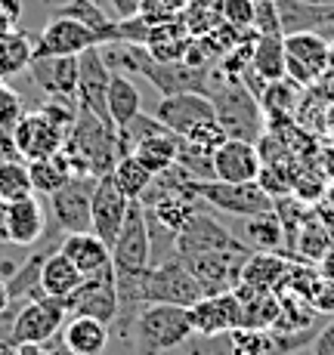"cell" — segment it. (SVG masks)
I'll return each instance as SVG.
<instances>
[{
	"label": "cell",
	"instance_id": "33",
	"mask_svg": "<svg viewBox=\"0 0 334 355\" xmlns=\"http://www.w3.org/2000/svg\"><path fill=\"white\" fill-rule=\"evenodd\" d=\"M244 244H248L251 250H269V254L282 250L285 226L276 210H267V214H257V216L244 220Z\"/></svg>",
	"mask_w": 334,
	"mask_h": 355
},
{
	"label": "cell",
	"instance_id": "31",
	"mask_svg": "<svg viewBox=\"0 0 334 355\" xmlns=\"http://www.w3.org/2000/svg\"><path fill=\"white\" fill-rule=\"evenodd\" d=\"M140 112H142V96L136 90V84L124 74H112V80H108V121L115 124V130L131 124Z\"/></svg>",
	"mask_w": 334,
	"mask_h": 355
},
{
	"label": "cell",
	"instance_id": "41",
	"mask_svg": "<svg viewBox=\"0 0 334 355\" xmlns=\"http://www.w3.org/2000/svg\"><path fill=\"white\" fill-rule=\"evenodd\" d=\"M254 34L257 37H285L278 25L276 0H254Z\"/></svg>",
	"mask_w": 334,
	"mask_h": 355
},
{
	"label": "cell",
	"instance_id": "39",
	"mask_svg": "<svg viewBox=\"0 0 334 355\" xmlns=\"http://www.w3.org/2000/svg\"><path fill=\"white\" fill-rule=\"evenodd\" d=\"M226 139H229L226 130L220 127V121H217V118L214 121H204V124H199V127H192L186 136H183V142H186L189 148L204 152V155H214Z\"/></svg>",
	"mask_w": 334,
	"mask_h": 355
},
{
	"label": "cell",
	"instance_id": "55",
	"mask_svg": "<svg viewBox=\"0 0 334 355\" xmlns=\"http://www.w3.org/2000/svg\"><path fill=\"white\" fill-rule=\"evenodd\" d=\"M186 3H189V0H186Z\"/></svg>",
	"mask_w": 334,
	"mask_h": 355
},
{
	"label": "cell",
	"instance_id": "5",
	"mask_svg": "<svg viewBox=\"0 0 334 355\" xmlns=\"http://www.w3.org/2000/svg\"><path fill=\"white\" fill-rule=\"evenodd\" d=\"M254 250L248 244H238V248H226V250H201V254H189L180 257L189 266V272L195 275V282L201 284L204 297L210 293H226L235 291L242 284V269L244 259Z\"/></svg>",
	"mask_w": 334,
	"mask_h": 355
},
{
	"label": "cell",
	"instance_id": "10",
	"mask_svg": "<svg viewBox=\"0 0 334 355\" xmlns=\"http://www.w3.org/2000/svg\"><path fill=\"white\" fill-rule=\"evenodd\" d=\"M68 315H90L97 322L115 324L118 318V291H115V266L97 272V275H87L81 282V288L65 300Z\"/></svg>",
	"mask_w": 334,
	"mask_h": 355
},
{
	"label": "cell",
	"instance_id": "21",
	"mask_svg": "<svg viewBox=\"0 0 334 355\" xmlns=\"http://www.w3.org/2000/svg\"><path fill=\"white\" fill-rule=\"evenodd\" d=\"M214 180L220 182H257L263 170V155L248 139H226L214 152Z\"/></svg>",
	"mask_w": 334,
	"mask_h": 355
},
{
	"label": "cell",
	"instance_id": "25",
	"mask_svg": "<svg viewBox=\"0 0 334 355\" xmlns=\"http://www.w3.org/2000/svg\"><path fill=\"white\" fill-rule=\"evenodd\" d=\"M278 10V25L282 34H297V31H328L334 28V6H312L301 0H276Z\"/></svg>",
	"mask_w": 334,
	"mask_h": 355
},
{
	"label": "cell",
	"instance_id": "43",
	"mask_svg": "<svg viewBox=\"0 0 334 355\" xmlns=\"http://www.w3.org/2000/svg\"><path fill=\"white\" fill-rule=\"evenodd\" d=\"M19 118H22V102L0 80V130H12Z\"/></svg>",
	"mask_w": 334,
	"mask_h": 355
},
{
	"label": "cell",
	"instance_id": "9",
	"mask_svg": "<svg viewBox=\"0 0 334 355\" xmlns=\"http://www.w3.org/2000/svg\"><path fill=\"white\" fill-rule=\"evenodd\" d=\"M285 78L297 87H310L316 78L328 71V40L316 31L285 34Z\"/></svg>",
	"mask_w": 334,
	"mask_h": 355
},
{
	"label": "cell",
	"instance_id": "14",
	"mask_svg": "<svg viewBox=\"0 0 334 355\" xmlns=\"http://www.w3.org/2000/svg\"><path fill=\"white\" fill-rule=\"evenodd\" d=\"M108 80L112 71L102 62L99 46H90L78 56V90H74V102L78 112H90L97 118L108 121Z\"/></svg>",
	"mask_w": 334,
	"mask_h": 355
},
{
	"label": "cell",
	"instance_id": "45",
	"mask_svg": "<svg viewBox=\"0 0 334 355\" xmlns=\"http://www.w3.org/2000/svg\"><path fill=\"white\" fill-rule=\"evenodd\" d=\"M312 355H334V315L319 327L316 340H312Z\"/></svg>",
	"mask_w": 334,
	"mask_h": 355
},
{
	"label": "cell",
	"instance_id": "48",
	"mask_svg": "<svg viewBox=\"0 0 334 355\" xmlns=\"http://www.w3.org/2000/svg\"><path fill=\"white\" fill-rule=\"evenodd\" d=\"M10 303L12 300H10V291H6V282H0V312H3Z\"/></svg>",
	"mask_w": 334,
	"mask_h": 355
},
{
	"label": "cell",
	"instance_id": "26",
	"mask_svg": "<svg viewBox=\"0 0 334 355\" xmlns=\"http://www.w3.org/2000/svg\"><path fill=\"white\" fill-rule=\"evenodd\" d=\"M47 229V216L44 207L37 204V198H19V201H10V244L16 248H31V244L40 241Z\"/></svg>",
	"mask_w": 334,
	"mask_h": 355
},
{
	"label": "cell",
	"instance_id": "30",
	"mask_svg": "<svg viewBox=\"0 0 334 355\" xmlns=\"http://www.w3.org/2000/svg\"><path fill=\"white\" fill-rule=\"evenodd\" d=\"M102 62L112 74H124V78H142L149 65V50L142 44H127V40H108L99 44Z\"/></svg>",
	"mask_w": 334,
	"mask_h": 355
},
{
	"label": "cell",
	"instance_id": "44",
	"mask_svg": "<svg viewBox=\"0 0 334 355\" xmlns=\"http://www.w3.org/2000/svg\"><path fill=\"white\" fill-rule=\"evenodd\" d=\"M312 309H316L319 315H334V282L331 278H322L316 297H312Z\"/></svg>",
	"mask_w": 334,
	"mask_h": 355
},
{
	"label": "cell",
	"instance_id": "4",
	"mask_svg": "<svg viewBox=\"0 0 334 355\" xmlns=\"http://www.w3.org/2000/svg\"><path fill=\"white\" fill-rule=\"evenodd\" d=\"M204 297L201 284L189 272V266L180 257H167L161 263H152L146 269L142 282V303H167V306H195Z\"/></svg>",
	"mask_w": 334,
	"mask_h": 355
},
{
	"label": "cell",
	"instance_id": "11",
	"mask_svg": "<svg viewBox=\"0 0 334 355\" xmlns=\"http://www.w3.org/2000/svg\"><path fill=\"white\" fill-rule=\"evenodd\" d=\"M12 142H16V152L22 161H44L62 152L65 130L53 124L44 112H28L12 127Z\"/></svg>",
	"mask_w": 334,
	"mask_h": 355
},
{
	"label": "cell",
	"instance_id": "24",
	"mask_svg": "<svg viewBox=\"0 0 334 355\" xmlns=\"http://www.w3.org/2000/svg\"><path fill=\"white\" fill-rule=\"evenodd\" d=\"M108 340H112L108 337V324H102L90 315L65 318L62 331H59V343L72 355H102Z\"/></svg>",
	"mask_w": 334,
	"mask_h": 355
},
{
	"label": "cell",
	"instance_id": "32",
	"mask_svg": "<svg viewBox=\"0 0 334 355\" xmlns=\"http://www.w3.org/2000/svg\"><path fill=\"white\" fill-rule=\"evenodd\" d=\"M31 34L10 28L0 34V80L12 78L19 71H28L31 59H34V44Z\"/></svg>",
	"mask_w": 334,
	"mask_h": 355
},
{
	"label": "cell",
	"instance_id": "18",
	"mask_svg": "<svg viewBox=\"0 0 334 355\" xmlns=\"http://www.w3.org/2000/svg\"><path fill=\"white\" fill-rule=\"evenodd\" d=\"M127 207H131V198H124V192H118L112 173L99 176V180L93 182V195H90L93 232H97L108 248H112L115 238H118V229L127 216Z\"/></svg>",
	"mask_w": 334,
	"mask_h": 355
},
{
	"label": "cell",
	"instance_id": "3",
	"mask_svg": "<svg viewBox=\"0 0 334 355\" xmlns=\"http://www.w3.org/2000/svg\"><path fill=\"white\" fill-rule=\"evenodd\" d=\"M192 322L189 309L167 303H146L136 312L133 322V340L136 355H161L167 349H176L186 340H192Z\"/></svg>",
	"mask_w": 334,
	"mask_h": 355
},
{
	"label": "cell",
	"instance_id": "38",
	"mask_svg": "<svg viewBox=\"0 0 334 355\" xmlns=\"http://www.w3.org/2000/svg\"><path fill=\"white\" fill-rule=\"evenodd\" d=\"M158 133H167V127L161 124L155 114L140 112L131 124L118 127V155H131L142 139H152V136H158Z\"/></svg>",
	"mask_w": 334,
	"mask_h": 355
},
{
	"label": "cell",
	"instance_id": "28",
	"mask_svg": "<svg viewBox=\"0 0 334 355\" xmlns=\"http://www.w3.org/2000/svg\"><path fill=\"white\" fill-rule=\"evenodd\" d=\"M288 259L282 254H269V250H254L248 259H244V269H242V284L251 291H260L269 293L278 288V282L285 278L288 272Z\"/></svg>",
	"mask_w": 334,
	"mask_h": 355
},
{
	"label": "cell",
	"instance_id": "37",
	"mask_svg": "<svg viewBox=\"0 0 334 355\" xmlns=\"http://www.w3.org/2000/svg\"><path fill=\"white\" fill-rule=\"evenodd\" d=\"M34 195L31 189V176H28V161L12 158V161H0V201H19V198Z\"/></svg>",
	"mask_w": 334,
	"mask_h": 355
},
{
	"label": "cell",
	"instance_id": "36",
	"mask_svg": "<svg viewBox=\"0 0 334 355\" xmlns=\"http://www.w3.org/2000/svg\"><path fill=\"white\" fill-rule=\"evenodd\" d=\"M112 180L118 186V192H124V198H131V201H140L146 195V189L152 186V173L133 155H121L118 164L112 167Z\"/></svg>",
	"mask_w": 334,
	"mask_h": 355
},
{
	"label": "cell",
	"instance_id": "23",
	"mask_svg": "<svg viewBox=\"0 0 334 355\" xmlns=\"http://www.w3.org/2000/svg\"><path fill=\"white\" fill-rule=\"evenodd\" d=\"M56 250L72 259L84 278L97 275V272L112 266V248L102 241L97 232H74V235H65Z\"/></svg>",
	"mask_w": 334,
	"mask_h": 355
},
{
	"label": "cell",
	"instance_id": "50",
	"mask_svg": "<svg viewBox=\"0 0 334 355\" xmlns=\"http://www.w3.org/2000/svg\"><path fill=\"white\" fill-rule=\"evenodd\" d=\"M10 28H12V25H10V19H6L3 12H0V34H3V31H10Z\"/></svg>",
	"mask_w": 334,
	"mask_h": 355
},
{
	"label": "cell",
	"instance_id": "29",
	"mask_svg": "<svg viewBox=\"0 0 334 355\" xmlns=\"http://www.w3.org/2000/svg\"><path fill=\"white\" fill-rule=\"evenodd\" d=\"M180 148H183V136H176V133H170L167 130V133H158V136H152V139H142L131 155L152 176H158V173H165L167 167H174L176 164Z\"/></svg>",
	"mask_w": 334,
	"mask_h": 355
},
{
	"label": "cell",
	"instance_id": "20",
	"mask_svg": "<svg viewBox=\"0 0 334 355\" xmlns=\"http://www.w3.org/2000/svg\"><path fill=\"white\" fill-rule=\"evenodd\" d=\"M155 118L165 124L170 133L186 136L192 127L204 124V121H214V102L204 93H176V96H161L158 108H155Z\"/></svg>",
	"mask_w": 334,
	"mask_h": 355
},
{
	"label": "cell",
	"instance_id": "46",
	"mask_svg": "<svg viewBox=\"0 0 334 355\" xmlns=\"http://www.w3.org/2000/svg\"><path fill=\"white\" fill-rule=\"evenodd\" d=\"M0 12L10 19V25L16 28L19 19H22V0H0Z\"/></svg>",
	"mask_w": 334,
	"mask_h": 355
},
{
	"label": "cell",
	"instance_id": "2",
	"mask_svg": "<svg viewBox=\"0 0 334 355\" xmlns=\"http://www.w3.org/2000/svg\"><path fill=\"white\" fill-rule=\"evenodd\" d=\"M210 102L220 127L226 130L229 139H248L257 142L263 136V105L257 93L248 90L244 80H226L220 74H210Z\"/></svg>",
	"mask_w": 334,
	"mask_h": 355
},
{
	"label": "cell",
	"instance_id": "22",
	"mask_svg": "<svg viewBox=\"0 0 334 355\" xmlns=\"http://www.w3.org/2000/svg\"><path fill=\"white\" fill-rule=\"evenodd\" d=\"M189 44H192V31H189L183 12L167 19V22L152 25L146 37V50L155 62H183L189 53Z\"/></svg>",
	"mask_w": 334,
	"mask_h": 355
},
{
	"label": "cell",
	"instance_id": "16",
	"mask_svg": "<svg viewBox=\"0 0 334 355\" xmlns=\"http://www.w3.org/2000/svg\"><path fill=\"white\" fill-rule=\"evenodd\" d=\"M189 322H192L195 337H220L242 327V303L235 291L201 297L195 306H189Z\"/></svg>",
	"mask_w": 334,
	"mask_h": 355
},
{
	"label": "cell",
	"instance_id": "17",
	"mask_svg": "<svg viewBox=\"0 0 334 355\" xmlns=\"http://www.w3.org/2000/svg\"><path fill=\"white\" fill-rule=\"evenodd\" d=\"M210 74L214 68H199L189 65L186 59L183 62H155L149 59L142 78L161 93V96H176V93H210Z\"/></svg>",
	"mask_w": 334,
	"mask_h": 355
},
{
	"label": "cell",
	"instance_id": "13",
	"mask_svg": "<svg viewBox=\"0 0 334 355\" xmlns=\"http://www.w3.org/2000/svg\"><path fill=\"white\" fill-rule=\"evenodd\" d=\"M99 44V31H93L90 25L78 19H50L44 31L34 37V56H81Z\"/></svg>",
	"mask_w": 334,
	"mask_h": 355
},
{
	"label": "cell",
	"instance_id": "53",
	"mask_svg": "<svg viewBox=\"0 0 334 355\" xmlns=\"http://www.w3.org/2000/svg\"><path fill=\"white\" fill-rule=\"evenodd\" d=\"M328 204H331V207H334V189H331V192H328Z\"/></svg>",
	"mask_w": 334,
	"mask_h": 355
},
{
	"label": "cell",
	"instance_id": "8",
	"mask_svg": "<svg viewBox=\"0 0 334 355\" xmlns=\"http://www.w3.org/2000/svg\"><path fill=\"white\" fill-rule=\"evenodd\" d=\"M112 266L115 272H146L152 266V238H149V220L142 201H131V207H127V216L112 244Z\"/></svg>",
	"mask_w": 334,
	"mask_h": 355
},
{
	"label": "cell",
	"instance_id": "51",
	"mask_svg": "<svg viewBox=\"0 0 334 355\" xmlns=\"http://www.w3.org/2000/svg\"><path fill=\"white\" fill-rule=\"evenodd\" d=\"M328 71H334V40L328 44Z\"/></svg>",
	"mask_w": 334,
	"mask_h": 355
},
{
	"label": "cell",
	"instance_id": "15",
	"mask_svg": "<svg viewBox=\"0 0 334 355\" xmlns=\"http://www.w3.org/2000/svg\"><path fill=\"white\" fill-rule=\"evenodd\" d=\"M244 244L242 238H235L233 232H226L220 223L214 220V210L208 204H201L189 223L180 229L176 235V257H189V254H201V250H226Z\"/></svg>",
	"mask_w": 334,
	"mask_h": 355
},
{
	"label": "cell",
	"instance_id": "12",
	"mask_svg": "<svg viewBox=\"0 0 334 355\" xmlns=\"http://www.w3.org/2000/svg\"><path fill=\"white\" fill-rule=\"evenodd\" d=\"M93 176H72L59 192L50 195V210L56 216V226L65 235L74 232H93L90 216V195H93Z\"/></svg>",
	"mask_w": 334,
	"mask_h": 355
},
{
	"label": "cell",
	"instance_id": "47",
	"mask_svg": "<svg viewBox=\"0 0 334 355\" xmlns=\"http://www.w3.org/2000/svg\"><path fill=\"white\" fill-rule=\"evenodd\" d=\"M0 244H10V204L0 201Z\"/></svg>",
	"mask_w": 334,
	"mask_h": 355
},
{
	"label": "cell",
	"instance_id": "35",
	"mask_svg": "<svg viewBox=\"0 0 334 355\" xmlns=\"http://www.w3.org/2000/svg\"><path fill=\"white\" fill-rule=\"evenodd\" d=\"M251 71L257 74L260 84L285 78V44L282 37H257L254 56H251Z\"/></svg>",
	"mask_w": 334,
	"mask_h": 355
},
{
	"label": "cell",
	"instance_id": "54",
	"mask_svg": "<svg viewBox=\"0 0 334 355\" xmlns=\"http://www.w3.org/2000/svg\"><path fill=\"white\" fill-rule=\"evenodd\" d=\"M189 355H199V352H195V349H189Z\"/></svg>",
	"mask_w": 334,
	"mask_h": 355
},
{
	"label": "cell",
	"instance_id": "1",
	"mask_svg": "<svg viewBox=\"0 0 334 355\" xmlns=\"http://www.w3.org/2000/svg\"><path fill=\"white\" fill-rule=\"evenodd\" d=\"M62 155L72 164L74 176H99L112 173V167L118 164V130L112 121L97 118L90 112H78L72 130L65 133Z\"/></svg>",
	"mask_w": 334,
	"mask_h": 355
},
{
	"label": "cell",
	"instance_id": "34",
	"mask_svg": "<svg viewBox=\"0 0 334 355\" xmlns=\"http://www.w3.org/2000/svg\"><path fill=\"white\" fill-rule=\"evenodd\" d=\"M28 176H31V189L34 192H44V195H53L65 186L68 180L74 176L72 164L62 152H56L53 158H44V161H28Z\"/></svg>",
	"mask_w": 334,
	"mask_h": 355
},
{
	"label": "cell",
	"instance_id": "40",
	"mask_svg": "<svg viewBox=\"0 0 334 355\" xmlns=\"http://www.w3.org/2000/svg\"><path fill=\"white\" fill-rule=\"evenodd\" d=\"M223 25H233L238 31L254 28V0H217Z\"/></svg>",
	"mask_w": 334,
	"mask_h": 355
},
{
	"label": "cell",
	"instance_id": "49",
	"mask_svg": "<svg viewBox=\"0 0 334 355\" xmlns=\"http://www.w3.org/2000/svg\"><path fill=\"white\" fill-rule=\"evenodd\" d=\"M301 3H312V6H334V0H301Z\"/></svg>",
	"mask_w": 334,
	"mask_h": 355
},
{
	"label": "cell",
	"instance_id": "52",
	"mask_svg": "<svg viewBox=\"0 0 334 355\" xmlns=\"http://www.w3.org/2000/svg\"><path fill=\"white\" fill-rule=\"evenodd\" d=\"M0 355H19V349H0Z\"/></svg>",
	"mask_w": 334,
	"mask_h": 355
},
{
	"label": "cell",
	"instance_id": "6",
	"mask_svg": "<svg viewBox=\"0 0 334 355\" xmlns=\"http://www.w3.org/2000/svg\"><path fill=\"white\" fill-rule=\"evenodd\" d=\"M192 189L214 214H229V216H238V220H248V216L272 210V198L260 189V182L204 180V182H192Z\"/></svg>",
	"mask_w": 334,
	"mask_h": 355
},
{
	"label": "cell",
	"instance_id": "19",
	"mask_svg": "<svg viewBox=\"0 0 334 355\" xmlns=\"http://www.w3.org/2000/svg\"><path fill=\"white\" fill-rule=\"evenodd\" d=\"M28 74L44 99L74 102L78 90V56H34Z\"/></svg>",
	"mask_w": 334,
	"mask_h": 355
},
{
	"label": "cell",
	"instance_id": "7",
	"mask_svg": "<svg viewBox=\"0 0 334 355\" xmlns=\"http://www.w3.org/2000/svg\"><path fill=\"white\" fill-rule=\"evenodd\" d=\"M65 318H68L65 300L47 297V293L25 300L19 315H16V324H12V349H19V346L50 343L53 337H59Z\"/></svg>",
	"mask_w": 334,
	"mask_h": 355
},
{
	"label": "cell",
	"instance_id": "42",
	"mask_svg": "<svg viewBox=\"0 0 334 355\" xmlns=\"http://www.w3.org/2000/svg\"><path fill=\"white\" fill-rule=\"evenodd\" d=\"M183 10H186V0H142L140 3V16L146 19L149 25L167 22V19L180 16Z\"/></svg>",
	"mask_w": 334,
	"mask_h": 355
},
{
	"label": "cell",
	"instance_id": "27",
	"mask_svg": "<svg viewBox=\"0 0 334 355\" xmlns=\"http://www.w3.org/2000/svg\"><path fill=\"white\" fill-rule=\"evenodd\" d=\"M81 282H84V275H81L78 266H74L65 254H59V250H50V254H47L44 266H40V291H44L47 297L68 300L81 288Z\"/></svg>",
	"mask_w": 334,
	"mask_h": 355
}]
</instances>
